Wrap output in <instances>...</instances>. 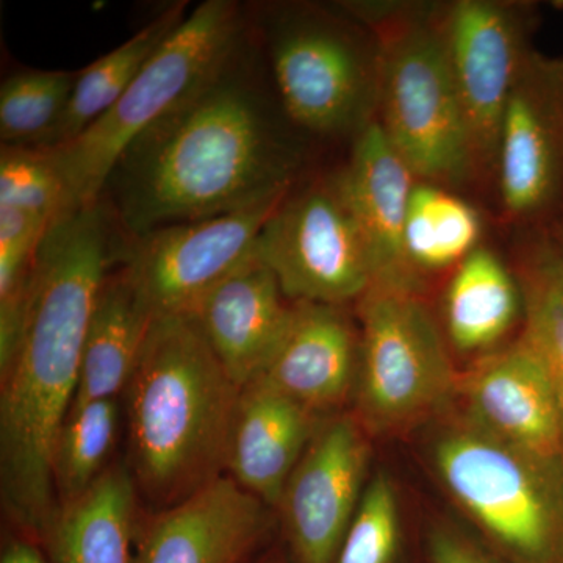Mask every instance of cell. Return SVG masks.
Segmentation results:
<instances>
[{
  "label": "cell",
  "mask_w": 563,
  "mask_h": 563,
  "mask_svg": "<svg viewBox=\"0 0 563 563\" xmlns=\"http://www.w3.org/2000/svg\"><path fill=\"white\" fill-rule=\"evenodd\" d=\"M301 136L247 29L209 77L122 152L101 201L129 236L250 209L302 179Z\"/></svg>",
  "instance_id": "obj_1"
},
{
  "label": "cell",
  "mask_w": 563,
  "mask_h": 563,
  "mask_svg": "<svg viewBox=\"0 0 563 563\" xmlns=\"http://www.w3.org/2000/svg\"><path fill=\"white\" fill-rule=\"evenodd\" d=\"M128 240L102 201L52 222L36 252L20 343L0 372L3 504L41 536L54 514L52 454L79 387L88 322Z\"/></svg>",
  "instance_id": "obj_2"
},
{
  "label": "cell",
  "mask_w": 563,
  "mask_h": 563,
  "mask_svg": "<svg viewBox=\"0 0 563 563\" xmlns=\"http://www.w3.org/2000/svg\"><path fill=\"white\" fill-rule=\"evenodd\" d=\"M240 396L191 314L152 318L128 385L131 473L151 503L168 509L222 476Z\"/></svg>",
  "instance_id": "obj_3"
},
{
  "label": "cell",
  "mask_w": 563,
  "mask_h": 563,
  "mask_svg": "<svg viewBox=\"0 0 563 563\" xmlns=\"http://www.w3.org/2000/svg\"><path fill=\"white\" fill-rule=\"evenodd\" d=\"M247 29L274 95L296 131L355 139L377 120L380 46L350 7L251 3Z\"/></svg>",
  "instance_id": "obj_4"
},
{
  "label": "cell",
  "mask_w": 563,
  "mask_h": 563,
  "mask_svg": "<svg viewBox=\"0 0 563 563\" xmlns=\"http://www.w3.org/2000/svg\"><path fill=\"white\" fill-rule=\"evenodd\" d=\"M380 46L377 122L424 184H459L476 169L440 13L384 14L350 7Z\"/></svg>",
  "instance_id": "obj_5"
},
{
  "label": "cell",
  "mask_w": 563,
  "mask_h": 563,
  "mask_svg": "<svg viewBox=\"0 0 563 563\" xmlns=\"http://www.w3.org/2000/svg\"><path fill=\"white\" fill-rule=\"evenodd\" d=\"M246 32V3H199L107 113L76 140L46 150L60 174L70 210L101 201L122 152L209 77Z\"/></svg>",
  "instance_id": "obj_6"
},
{
  "label": "cell",
  "mask_w": 563,
  "mask_h": 563,
  "mask_svg": "<svg viewBox=\"0 0 563 563\" xmlns=\"http://www.w3.org/2000/svg\"><path fill=\"white\" fill-rule=\"evenodd\" d=\"M435 466L463 509L518 561L563 558V457L521 450L466 420L440 437Z\"/></svg>",
  "instance_id": "obj_7"
},
{
  "label": "cell",
  "mask_w": 563,
  "mask_h": 563,
  "mask_svg": "<svg viewBox=\"0 0 563 563\" xmlns=\"http://www.w3.org/2000/svg\"><path fill=\"white\" fill-rule=\"evenodd\" d=\"M357 395L363 428L395 432L450 401L459 388L446 342L420 292L373 287L358 301Z\"/></svg>",
  "instance_id": "obj_8"
},
{
  "label": "cell",
  "mask_w": 563,
  "mask_h": 563,
  "mask_svg": "<svg viewBox=\"0 0 563 563\" xmlns=\"http://www.w3.org/2000/svg\"><path fill=\"white\" fill-rule=\"evenodd\" d=\"M255 255L292 302L344 307L372 290L374 273L333 172L296 181L265 221Z\"/></svg>",
  "instance_id": "obj_9"
},
{
  "label": "cell",
  "mask_w": 563,
  "mask_h": 563,
  "mask_svg": "<svg viewBox=\"0 0 563 563\" xmlns=\"http://www.w3.org/2000/svg\"><path fill=\"white\" fill-rule=\"evenodd\" d=\"M285 195L129 236L121 268L152 317L191 313L211 288L254 255L258 232Z\"/></svg>",
  "instance_id": "obj_10"
},
{
  "label": "cell",
  "mask_w": 563,
  "mask_h": 563,
  "mask_svg": "<svg viewBox=\"0 0 563 563\" xmlns=\"http://www.w3.org/2000/svg\"><path fill=\"white\" fill-rule=\"evenodd\" d=\"M528 20L521 5L496 0H457L440 11L476 169L496 162L504 111L532 52Z\"/></svg>",
  "instance_id": "obj_11"
},
{
  "label": "cell",
  "mask_w": 563,
  "mask_h": 563,
  "mask_svg": "<svg viewBox=\"0 0 563 563\" xmlns=\"http://www.w3.org/2000/svg\"><path fill=\"white\" fill-rule=\"evenodd\" d=\"M496 165L504 209L514 218L540 217L561 199L563 57H526L504 111Z\"/></svg>",
  "instance_id": "obj_12"
},
{
  "label": "cell",
  "mask_w": 563,
  "mask_h": 563,
  "mask_svg": "<svg viewBox=\"0 0 563 563\" xmlns=\"http://www.w3.org/2000/svg\"><path fill=\"white\" fill-rule=\"evenodd\" d=\"M362 422L335 418L314 432L279 507L299 563H333L365 492L369 444Z\"/></svg>",
  "instance_id": "obj_13"
},
{
  "label": "cell",
  "mask_w": 563,
  "mask_h": 563,
  "mask_svg": "<svg viewBox=\"0 0 563 563\" xmlns=\"http://www.w3.org/2000/svg\"><path fill=\"white\" fill-rule=\"evenodd\" d=\"M350 157L333 172L354 218L374 273L373 287L421 290L406 252V222L413 173L374 121L351 141Z\"/></svg>",
  "instance_id": "obj_14"
},
{
  "label": "cell",
  "mask_w": 563,
  "mask_h": 563,
  "mask_svg": "<svg viewBox=\"0 0 563 563\" xmlns=\"http://www.w3.org/2000/svg\"><path fill=\"white\" fill-rule=\"evenodd\" d=\"M265 506L218 477L136 532L133 563H246L266 531Z\"/></svg>",
  "instance_id": "obj_15"
},
{
  "label": "cell",
  "mask_w": 563,
  "mask_h": 563,
  "mask_svg": "<svg viewBox=\"0 0 563 563\" xmlns=\"http://www.w3.org/2000/svg\"><path fill=\"white\" fill-rule=\"evenodd\" d=\"M295 313L296 302L284 295L277 277L254 252L188 314L243 390L268 368Z\"/></svg>",
  "instance_id": "obj_16"
},
{
  "label": "cell",
  "mask_w": 563,
  "mask_h": 563,
  "mask_svg": "<svg viewBox=\"0 0 563 563\" xmlns=\"http://www.w3.org/2000/svg\"><path fill=\"white\" fill-rule=\"evenodd\" d=\"M459 384L474 424L521 450L562 457L558 384L523 336Z\"/></svg>",
  "instance_id": "obj_17"
},
{
  "label": "cell",
  "mask_w": 563,
  "mask_h": 563,
  "mask_svg": "<svg viewBox=\"0 0 563 563\" xmlns=\"http://www.w3.org/2000/svg\"><path fill=\"white\" fill-rule=\"evenodd\" d=\"M361 332L343 307L296 302L280 350L255 383L288 396L312 413L340 406L355 387Z\"/></svg>",
  "instance_id": "obj_18"
},
{
  "label": "cell",
  "mask_w": 563,
  "mask_h": 563,
  "mask_svg": "<svg viewBox=\"0 0 563 563\" xmlns=\"http://www.w3.org/2000/svg\"><path fill=\"white\" fill-rule=\"evenodd\" d=\"M313 421L314 413L301 404L262 383L244 387L229 444L232 479L266 506H279L317 432Z\"/></svg>",
  "instance_id": "obj_19"
},
{
  "label": "cell",
  "mask_w": 563,
  "mask_h": 563,
  "mask_svg": "<svg viewBox=\"0 0 563 563\" xmlns=\"http://www.w3.org/2000/svg\"><path fill=\"white\" fill-rule=\"evenodd\" d=\"M136 484L114 465L88 490L63 501L43 532L55 563H133Z\"/></svg>",
  "instance_id": "obj_20"
},
{
  "label": "cell",
  "mask_w": 563,
  "mask_h": 563,
  "mask_svg": "<svg viewBox=\"0 0 563 563\" xmlns=\"http://www.w3.org/2000/svg\"><path fill=\"white\" fill-rule=\"evenodd\" d=\"M152 318L121 263L114 266L103 280L88 322L73 407L114 399L128 388Z\"/></svg>",
  "instance_id": "obj_21"
},
{
  "label": "cell",
  "mask_w": 563,
  "mask_h": 563,
  "mask_svg": "<svg viewBox=\"0 0 563 563\" xmlns=\"http://www.w3.org/2000/svg\"><path fill=\"white\" fill-rule=\"evenodd\" d=\"M523 318L515 273L492 251L477 247L459 263L444 298L448 339L455 350L477 352L501 342Z\"/></svg>",
  "instance_id": "obj_22"
},
{
  "label": "cell",
  "mask_w": 563,
  "mask_h": 563,
  "mask_svg": "<svg viewBox=\"0 0 563 563\" xmlns=\"http://www.w3.org/2000/svg\"><path fill=\"white\" fill-rule=\"evenodd\" d=\"M190 2L169 3L135 35L87 68L79 69L68 107L57 129L40 150H54L76 140L128 91L141 70L185 21Z\"/></svg>",
  "instance_id": "obj_23"
},
{
  "label": "cell",
  "mask_w": 563,
  "mask_h": 563,
  "mask_svg": "<svg viewBox=\"0 0 563 563\" xmlns=\"http://www.w3.org/2000/svg\"><path fill=\"white\" fill-rule=\"evenodd\" d=\"M479 214L468 202L439 185H415L406 222V252L415 272L457 266L479 247Z\"/></svg>",
  "instance_id": "obj_24"
},
{
  "label": "cell",
  "mask_w": 563,
  "mask_h": 563,
  "mask_svg": "<svg viewBox=\"0 0 563 563\" xmlns=\"http://www.w3.org/2000/svg\"><path fill=\"white\" fill-rule=\"evenodd\" d=\"M515 272L523 298L521 336L563 384V258L558 240L537 233L523 244Z\"/></svg>",
  "instance_id": "obj_25"
},
{
  "label": "cell",
  "mask_w": 563,
  "mask_h": 563,
  "mask_svg": "<svg viewBox=\"0 0 563 563\" xmlns=\"http://www.w3.org/2000/svg\"><path fill=\"white\" fill-rule=\"evenodd\" d=\"M79 70L18 69L0 87L2 146L43 147L68 107Z\"/></svg>",
  "instance_id": "obj_26"
},
{
  "label": "cell",
  "mask_w": 563,
  "mask_h": 563,
  "mask_svg": "<svg viewBox=\"0 0 563 563\" xmlns=\"http://www.w3.org/2000/svg\"><path fill=\"white\" fill-rule=\"evenodd\" d=\"M117 431V399H99L69 410L52 454V477L63 501L81 495L106 473Z\"/></svg>",
  "instance_id": "obj_27"
},
{
  "label": "cell",
  "mask_w": 563,
  "mask_h": 563,
  "mask_svg": "<svg viewBox=\"0 0 563 563\" xmlns=\"http://www.w3.org/2000/svg\"><path fill=\"white\" fill-rule=\"evenodd\" d=\"M0 209L27 211L51 224L70 210L49 152L40 147H0Z\"/></svg>",
  "instance_id": "obj_28"
},
{
  "label": "cell",
  "mask_w": 563,
  "mask_h": 563,
  "mask_svg": "<svg viewBox=\"0 0 563 563\" xmlns=\"http://www.w3.org/2000/svg\"><path fill=\"white\" fill-rule=\"evenodd\" d=\"M401 539L395 484L380 473L366 485L333 563H393Z\"/></svg>",
  "instance_id": "obj_29"
},
{
  "label": "cell",
  "mask_w": 563,
  "mask_h": 563,
  "mask_svg": "<svg viewBox=\"0 0 563 563\" xmlns=\"http://www.w3.org/2000/svg\"><path fill=\"white\" fill-rule=\"evenodd\" d=\"M431 563H496L477 544L451 528H435L429 539Z\"/></svg>",
  "instance_id": "obj_30"
},
{
  "label": "cell",
  "mask_w": 563,
  "mask_h": 563,
  "mask_svg": "<svg viewBox=\"0 0 563 563\" xmlns=\"http://www.w3.org/2000/svg\"><path fill=\"white\" fill-rule=\"evenodd\" d=\"M0 563H47L38 548L27 542H13L3 551Z\"/></svg>",
  "instance_id": "obj_31"
},
{
  "label": "cell",
  "mask_w": 563,
  "mask_h": 563,
  "mask_svg": "<svg viewBox=\"0 0 563 563\" xmlns=\"http://www.w3.org/2000/svg\"><path fill=\"white\" fill-rule=\"evenodd\" d=\"M559 407H561L562 457H563V384L558 385Z\"/></svg>",
  "instance_id": "obj_32"
},
{
  "label": "cell",
  "mask_w": 563,
  "mask_h": 563,
  "mask_svg": "<svg viewBox=\"0 0 563 563\" xmlns=\"http://www.w3.org/2000/svg\"><path fill=\"white\" fill-rule=\"evenodd\" d=\"M555 240H558L559 247H561L562 252V258H563V224L561 225V229H559L558 235H554Z\"/></svg>",
  "instance_id": "obj_33"
}]
</instances>
